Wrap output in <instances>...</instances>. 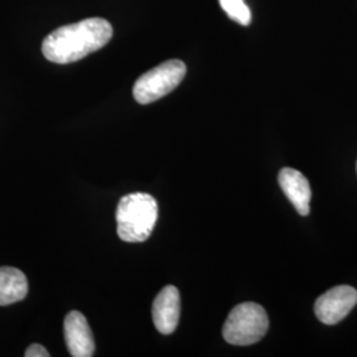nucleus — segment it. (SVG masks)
<instances>
[{"mask_svg": "<svg viewBox=\"0 0 357 357\" xmlns=\"http://www.w3.org/2000/svg\"><path fill=\"white\" fill-rule=\"evenodd\" d=\"M356 169H357V163H356Z\"/></svg>", "mask_w": 357, "mask_h": 357, "instance_id": "12", "label": "nucleus"}, {"mask_svg": "<svg viewBox=\"0 0 357 357\" xmlns=\"http://www.w3.org/2000/svg\"><path fill=\"white\" fill-rule=\"evenodd\" d=\"M112 38L113 26L107 20L90 17L54 29L44 38L41 51L51 63L72 64L100 51Z\"/></svg>", "mask_w": 357, "mask_h": 357, "instance_id": "1", "label": "nucleus"}, {"mask_svg": "<svg viewBox=\"0 0 357 357\" xmlns=\"http://www.w3.org/2000/svg\"><path fill=\"white\" fill-rule=\"evenodd\" d=\"M278 183L298 213L301 216H307L310 213V202L312 193L306 176L294 168L286 167L282 168L278 175Z\"/></svg>", "mask_w": 357, "mask_h": 357, "instance_id": "8", "label": "nucleus"}, {"mask_svg": "<svg viewBox=\"0 0 357 357\" xmlns=\"http://www.w3.org/2000/svg\"><path fill=\"white\" fill-rule=\"evenodd\" d=\"M218 1L230 19L240 23L241 26L250 24L252 13L243 0H218Z\"/></svg>", "mask_w": 357, "mask_h": 357, "instance_id": "10", "label": "nucleus"}, {"mask_svg": "<svg viewBox=\"0 0 357 357\" xmlns=\"http://www.w3.org/2000/svg\"><path fill=\"white\" fill-rule=\"evenodd\" d=\"M26 357H50V352L40 344H32L26 348Z\"/></svg>", "mask_w": 357, "mask_h": 357, "instance_id": "11", "label": "nucleus"}, {"mask_svg": "<svg viewBox=\"0 0 357 357\" xmlns=\"http://www.w3.org/2000/svg\"><path fill=\"white\" fill-rule=\"evenodd\" d=\"M180 319V294L175 286H166L153 303V320L156 330L169 335L176 330Z\"/></svg>", "mask_w": 357, "mask_h": 357, "instance_id": "7", "label": "nucleus"}, {"mask_svg": "<svg viewBox=\"0 0 357 357\" xmlns=\"http://www.w3.org/2000/svg\"><path fill=\"white\" fill-rule=\"evenodd\" d=\"M268 330V317L265 308L246 302L230 311L222 327V336L229 344L250 345L258 343Z\"/></svg>", "mask_w": 357, "mask_h": 357, "instance_id": "3", "label": "nucleus"}, {"mask_svg": "<svg viewBox=\"0 0 357 357\" xmlns=\"http://www.w3.org/2000/svg\"><path fill=\"white\" fill-rule=\"evenodd\" d=\"M64 333L66 347L72 356L91 357L94 355V337L88 320L81 312L72 311L66 315Z\"/></svg>", "mask_w": 357, "mask_h": 357, "instance_id": "6", "label": "nucleus"}, {"mask_svg": "<svg viewBox=\"0 0 357 357\" xmlns=\"http://www.w3.org/2000/svg\"><path fill=\"white\" fill-rule=\"evenodd\" d=\"M116 231L122 241L144 243L158 220V203L149 193H128L116 208Z\"/></svg>", "mask_w": 357, "mask_h": 357, "instance_id": "2", "label": "nucleus"}, {"mask_svg": "<svg viewBox=\"0 0 357 357\" xmlns=\"http://www.w3.org/2000/svg\"><path fill=\"white\" fill-rule=\"evenodd\" d=\"M187 73V66L180 60H168L142 75L132 88L135 101L149 105L163 98L176 89Z\"/></svg>", "mask_w": 357, "mask_h": 357, "instance_id": "4", "label": "nucleus"}, {"mask_svg": "<svg viewBox=\"0 0 357 357\" xmlns=\"http://www.w3.org/2000/svg\"><path fill=\"white\" fill-rule=\"evenodd\" d=\"M28 294V281L22 270L0 268V306H10L23 301Z\"/></svg>", "mask_w": 357, "mask_h": 357, "instance_id": "9", "label": "nucleus"}, {"mask_svg": "<svg viewBox=\"0 0 357 357\" xmlns=\"http://www.w3.org/2000/svg\"><path fill=\"white\" fill-rule=\"evenodd\" d=\"M357 305L356 289L351 286H336L326 291L315 302L317 318L327 324L333 326L340 323Z\"/></svg>", "mask_w": 357, "mask_h": 357, "instance_id": "5", "label": "nucleus"}]
</instances>
